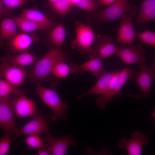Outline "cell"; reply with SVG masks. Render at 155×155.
<instances>
[{"label": "cell", "mask_w": 155, "mask_h": 155, "mask_svg": "<svg viewBox=\"0 0 155 155\" xmlns=\"http://www.w3.org/2000/svg\"><path fill=\"white\" fill-rule=\"evenodd\" d=\"M118 70L115 69L107 72H106L98 78L97 81L90 89L77 96V99L81 100L89 95H100L103 94L106 90L110 79Z\"/></svg>", "instance_id": "cell-19"}, {"label": "cell", "mask_w": 155, "mask_h": 155, "mask_svg": "<svg viewBox=\"0 0 155 155\" xmlns=\"http://www.w3.org/2000/svg\"><path fill=\"white\" fill-rule=\"evenodd\" d=\"M18 28L24 32H31L38 30H48L52 27L38 23L20 17H14Z\"/></svg>", "instance_id": "cell-23"}, {"label": "cell", "mask_w": 155, "mask_h": 155, "mask_svg": "<svg viewBox=\"0 0 155 155\" xmlns=\"http://www.w3.org/2000/svg\"><path fill=\"white\" fill-rule=\"evenodd\" d=\"M72 5H75L79 1V0H69Z\"/></svg>", "instance_id": "cell-36"}, {"label": "cell", "mask_w": 155, "mask_h": 155, "mask_svg": "<svg viewBox=\"0 0 155 155\" xmlns=\"http://www.w3.org/2000/svg\"><path fill=\"white\" fill-rule=\"evenodd\" d=\"M75 25V36L71 43V48L82 54L87 53L90 57L92 52V45L96 40L95 33L88 24L77 21Z\"/></svg>", "instance_id": "cell-4"}, {"label": "cell", "mask_w": 155, "mask_h": 155, "mask_svg": "<svg viewBox=\"0 0 155 155\" xmlns=\"http://www.w3.org/2000/svg\"><path fill=\"white\" fill-rule=\"evenodd\" d=\"M58 0H49L50 4H53L56 2Z\"/></svg>", "instance_id": "cell-38"}, {"label": "cell", "mask_w": 155, "mask_h": 155, "mask_svg": "<svg viewBox=\"0 0 155 155\" xmlns=\"http://www.w3.org/2000/svg\"><path fill=\"white\" fill-rule=\"evenodd\" d=\"M98 2L102 5L108 6L117 0H97Z\"/></svg>", "instance_id": "cell-35"}, {"label": "cell", "mask_w": 155, "mask_h": 155, "mask_svg": "<svg viewBox=\"0 0 155 155\" xmlns=\"http://www.w3.org/2000/svg\"><path fill=\"white\" fill-rule=\"evenodd\" d=\"M0 22V39L1 40H9L18 34V27L13 18L5 17L1 19Z\"/></svg>", "instance_id": "cell-21"}, {"label": "cell", "mask_w": 155, "mask_h": 155, "mask_svg": "<svg viewBox=\"0 0 155 155\" xmlns=\"http://www.w3.org/2000/svg\"><path fill=\"white\" fill-rule=\"evenodd\" d=\"M137 35L143 42L155 47V33L154 32L146 30L137 34Z\"/></svg>", "instance_id": "cell-29"}, {"label": "cell", "mask_w": 155, "mask_h": 155, "mask_svg": "<svg viewBox=\"0 0 155 155\" xmlns=\"http://www.w3.org/2000/svg\"><path fill=\"white\" fill-rule=\"evenodd\" d=\"M87 12L92 13L98 8L96 3L92 0H79L75 5Z\"/></svg>", "instance_id": "cell-31"}, {"label": "cell", "mask_w": 155, "mask_h": 155, "mask_svg": "<svg viewBox=\"0 0 155 155\" xmlns=\"http://www.w3.org/2000/svg\"><path fill=\"white\" fill-rule=\"evenodd\" d=\"M28 0H1L3 5L11 10L14 8L22 6Z\"/></svg>", "instance_id": "cell-32"}, {"label": "cell", "mask_w": 155, "mask_h": 155, "mask_svg": "<svg viewBox=\"0 0 155 155\" xmlns=\"http://www.w3.org/2000/svg\"><path fill=\"white\" fill-rule=\"evenodd\" d=\"M92 48L91 58L98 56L102 59L115 55L117 46L113 42L111 38L108 35H98Z\"/></svg>", "instance_id": "cell-11"}, {"label": "cell", "mask_w": 155, "mask_h": 155, "mask_svg": "<svg viewBox=\"0 0 155 155\" xmlns=\"http://www.w3.org/2000/svg\"><path fill=\"white\" fill-rule=\"evenodd\" d=\"M33 119L18 130L19 135H38L49 132V117L36 112Z\"/></svg>", "instance_id": "cell-10"}, {"label": "cell", "mask_w": 155, "mask_h": 155, "mask_svg": "<svg viewBox=\"0 0 155 155\" xmlns=\"http://www.w3.org/2000/svg\"><path fill=\"white\" fill-rule=\"evenodd\" d=\"M3 99V98H2V97H1L0 95V101L2 100Z\"/></svg>", "instance_id": "cell-39"}, {"label": "cell", "mask_w": 155, "mask_h": 155, "mask_svg": "<svg viewBox=\"0 0 155 155\" xmlns=\"http://www.w3.org/2000/svg\"><path fill=\"white\" fill-rule=\"evenodd\" d=\"M46 140L38 135H29L24 141L29 147L39 149L44 145Z\"/></svg>", "instance_id": "cell-28"}, {"label": "cell", "mask_w": 155, "mask_h": 155, "mask_svg": "<svg viewBox=\"0 0 155 155\" xmlns=\"http://www.w3.org/2000/svg\"><path fill=\"white\" fill-rule=\"evenodd\" d=\"M139 65L140 70L136 74V83L141 93V97L147 98L151 91L152 84L155 78V61L148 66L145 63Z\"/></svg>", "instance_id": "cell-5"}, {"label": "cell", "mask_w": 155, "mask_h": 155, "mask_svg": "<svg viewBox=\"0 0 155 155\" xmlns=\"http://www.w3.org/2000/svg\"><path fill=\"white\" fill-rule=\"evenodd\" d=\"M3 5L1 0H0V21L3 17H8L11 16V11Z\"/></svg>", "instance_id": "cell-33"}, {"label": "cell", "mask_w": 155, "mask_h": 155, "mask_svg": "<svg viewBox=\"0 0 155 155\" xmlns=\"http://www.w3.org/2000/svg\"><path fill=\"white\" fill-rule=\"evenodd\" d=\"M121 19L115 42L132 46L135 41L137 35L134 30L132 17L126 15Z\"/></svg>", "instance_id": "cell-14"}, {"label": "cell", "mask_w": 155, "mask_h": 155, "mask_svg": "<svg viewBox=\"0 0 155 155\" xmlns=\"http://www.w3.org/2000/svg\"><path fill=\"white\" fill-rule=\"evenodd\" d=\"M12 99H3L0 101V128L12 135L18 133L16 125Z\"/></svg>", "instance_id": "cell-8"}, {"label": "cell", "mask_w": 155, "mask_h": 155, "mask_svg": "<svg viewBox=\"0 0 155 155\" xmlns=\"http://www.w3.org/2000/svg\"><path fill=\"white\" fill-rule=\"evenodd\" d=\"M66 31L63 24L60 23L52 30L49 35L50 43L55 47L61 48L66 37Z\"/></svg>", "instance_id": "cell-24"}, {"label": "cell", "mask_w": 155, "mask_h": 155, "mask_svg": "<svg viewBox=\"0 0 155 155\" xmlns=\"http://www.w3.org/2000/svg\"><path fill=\"white\" fill-rule=\"evenodd\" d=\"M67 59L59 61L55 65L52 75L59 78H65L71 73L70 66L66 62Z\"/></svg>", "instance_id": "cell-25"}, {"label": "cell", "mask_w": 155, "mask_h": 155, "mask_svg": "<svg viewBox=\"0 0 155 155\" xmlns=\"http://www.w3.org/2000/svg\"><path fill=\"white\" fill-rule=\"evenodd\" d=\"M12 99V107L15 115L19 117L33 116L36 112V103L22 92Z\"/></svg>", "instance_id": "cell-12"}, {"label": "cell", "mask_w": 155, "mask_h": 155, "mask_svg": "<svg viewBox=\"0 0 155 155\" xmlns=\"http://www.w3.org/2000/svg\"><path fill=\"white\" fill-rule=\"evenodd\" d=\"M145 52L140 44L135 46H117L115 54L124 63L128 65H139L145 63Z\"/></svg>", "instance_id": "cell-9"}, {"label": "cell", "mask_w": 155, "mask_h": 155, "mask_svg": "<svg viewBox=\"0 0 155 155\" xmlns=\"http://www.w3.org/2000/svg\"><path fill=\"white\" fill-rule=\"evenodd\" d=\"M21 92L17 87L0 78V95L3 98L7 99L11 94H14L17 95Z\"/></svg>", "instance_id": "cell-26"}, {"label": "cell", "mask_w": 155, "mask_h": 155, "mask_svg": "<svg viewBox=\"0 0 155 155\" xmlns=\"http://www.w3.org/2000/svg\"><path fill=\"white\" fill-rule=\"evenodd\" d=\"M51 5L56 12L61 15H65L70 11L72 5L69 0H58Z\"/></svg>", "instance_id": "cell-27"}, {"label": "cell", "mask_w": 155, "mask_h": 155, "mask_svg": "<svg viewBox=\"0 0 155 155\" xmlns=\"http://www.w3.org/2000/svg\"><path fill=\"white\" fill-rule=\"evenodd\" d=\"M102 59L96 56L81 64L71 63L69 65L71 73L90 72L98 78L106 72L103 65Z\"/></svg>", "instance_id": "cell-15"}, {"label": "cell", "mask_w": 155, "mask_h": 155, "mask_svg": "<svg viewBox=\"0 0 155 155\" xmlns=\"http://www.w3.org/2000/svg\"><path fill=\"white\" fill-rule=\"evenodd\" d=\"M137 22L144 24L154 20L155 18V0H142L138 11Z\"/></svg>", "instance_id": "cell-20"}, {"label": "cell", "mask_w": 155, "mask_h": 155, "mask_svg": "<svg viewBox=\"0 0 155 155\" xmlns=\"http://www.w3.org/2000/svg\"><path fill=\"white\" fill-rule=\"evenodd\" d=\"M137 72L134 70L129 68L128 67L124 68L119 71L118 82L114 89L108 94L103 95H99L96 99L97 106L101 109L105 107L106 103L113 99L117 95H122L120 91L126 83L136 75Z\"/></svg>", "instance_id": "cell-6"}, {"label": "cell", "mask_w": 155, "mask_h": 155, "mask_svg": "<svg viewBox=\"0 0 155 155\" xmlns=\"http://www.w3.org/2000/svg\"><path fill=\"white\" fill-rule=\"evenodd\" d=\"M37 154L38 155H50L52 154L47 146H45L44 145L38 149Z\"/></svg>", "instance_id": "cell-34"}, {"label": "cell", "mask_w": 155, "mask_h": 155, "mask_svg": "<svg viewBox=\"0 0 155 155\" xmlns=\"http://www.w3.org/2000/svg\"><path fill=\"white\" fill-rule=\"evenodd\" d=\"M45 139L47 144L46 146L53 155H65L69 147L75 145V143L70 135L60 138H55L49 133H46Z\"/></svg>", "instance_id": "cell-16"}, {"label": "cell", "mask_w": 155, "mask_h": 155, "mask_svg": "<svg viewBox=\"0 0 155 155\" xmlns=\"http://www.w3.org/2000/svg\"><path fill=\"white\" fill-rule=\"evenodd\" d=\"M67 59L61 48L54 47L35 63L30 75L31 80L36 84L42 82L50 75L56 63L60 60Z\"/></svg>", "instance_id": "cell-1"}, {"label": "cell", "mask_w": 155, "mask_h": 155, "mask_svg": "<svg viewBox=\"0 0 155 155\" xmlns=\"http://www.w3.org/2000/svg\"><path fill=\"white\" fill-rule=\"evenodd\" d=\"M3 41L0 39V49L3 47Z\"/></svg>", "instance_id": "cell-37"}, {"label": "cell", "mask_w": 155, "mask_h": 155, "mask_svg": "<svg viewBox=\"0 0 155 155\" xmlns=\"http://www.w3.org/2000/svg\"><path fill=\"white\" fill-rule=\"evenodd\" d=\"M36 93L43 102L53 112L51 119L54 121L67 118L68 105L62 100L56 92L55 88H49L41 85L36 84Z\"/></svg>", "instance_id": "cell-3"}, {"label": "cell", "mask_w": 155, "mask_h": 155, "mask_svg": "<svg viewBox=\"0 0 155 155\" xmlns=\"http://www.w3.org/2000/svg\"><path fill=\"white\" fill-rule=\"evenodd\" d=\"M27 74L25 69L9 66L1 63L0 65V78L13 86L18 88L23 82Z\"/></svg>", "instance_id": "cell-17"}, {"label": "cell", "mask_w": 155, "mask_h": 155, "mask_svg": "<svg viewBox=\"0 0 155 155\" xmlns=\"http://www.w3.org/2000/svg\"><path fill=\"white\" fill-rule=\"evenodd\" d=\"M39 40V37L35 33L24 32L18 34L13 38L7 40V45L9 52L15 54L23 51L32 43L38 42Z\"/></svg>", "instance_id": "cell-13"}, {"label": "cell", "mask_w": 155, "mask_h": 155, "mask_svg": "<svg viewBox=\"0 0 155 155\" xmlns=\"http://www.w3.org/2000/svg\"><path fill=\"white\" fill-rule=\"evenodd\" d=\"M129 0H117L104 9L92 12V17L100 23L121 19L127 15L132 17L136 14L139 9L137 6H131Z\"/></svg>", "instance_id": "cell-2"}, {"label": "cell", "mask_w": 155, "mask_h": 155, "mask_svg": "<svg viewBox=\"0 0 155 155\" xmlns=\"http://www.w3.org/2000/svg\"><path fill=\"white\" fill-rule=\"evenodd\" d=\"M12 135L9 133L5 131L0 140V155H5L8 152L12 140Z\"/></svg>", "instance_id": "cell-30"}, {"label": "cell", "mask_w": 155, "mask_h": 155, "mask_svg": "<svg viewBox=\"0 0 155 155\" xmlns=\"http://www.w3.org/2000/svg\"><path fill=\"white\" fill-rule=\"evenodd\" d=\"M131 138L127 139L122 137L119 140L118 145L121 148H124L129 155H141L143 147L148 144L146 136L138 131H135L131 135Z\"/></svg>", "instance_id": "cell-7"}, {"label": "cell", "mask_w": 155, "mask_h": 155, "mask_svg": "<svg viewBox=\"0 0 155 155\" xmlns=\"http://www.w3.org/2000/svg\"><path fill=\"white\" fill-rule=\"evenodd\" d=\"M36 59V57L26 50L16 55H11L7 53L1 57L0 60L1 63L3 64L21 68L32 64Z\"/></svg>", "instance_id": "cell-18"}, {"label": "cell", "mask_w": 155, "mask_h": 155, "mask_svg": "<svg viewBox=\"0 0 155 155\" xmlns=\"http://www.w3.org/2000/svg\"><path fill=\"white\" fill-rule=\"evenodd\" d=\"M20 17L51 27L54 25L53 23L42 13L35 9H23Z\"/></svg>", "instance_id": "cell-22"}]
</instances>
